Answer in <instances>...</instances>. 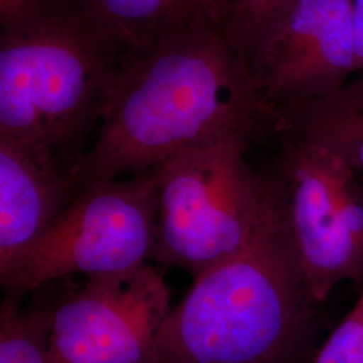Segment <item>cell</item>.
Masks as SVG:
<instances>
[{"label":"cell","instance_id":"obj_9","mask_svg":"<svg viewBox=\"0 0 363 363\" xmlns=\"http://www.w3.org/2000/svg\"><path fill=\"white\" fill-rule=\"evenodd\" d=\"M78 191L77 169L0 139V277L13 269Z\"/></svg>","mask_w":363,"mask_h":363},{"label":"cell","instance_id":"obj_10","mask_svg":"<svg viewBox=\"0 0 363 363\" xmlns=\"http://www.w3.org/2000/svg\"><path fill=\"white\" fill-rule=\"evenodd\" d=\"M125 54L190 27L229 21V0H61Z\"/></svg>","mask_w":363,"mask_h":363},{"label":"cell","instance_id":"obj_13","mask_svg":"<svg viewBox=\"0 0 363 363\" xmlns=\"http://www.w3.org/2000/svg\"><path fill=\"white\" fill-rule=\"evenodd\" d=\"M294 0H229L228 35L250 61L280 23Z\"/></svg>","mask_w":363,"mask_h":363},{"label":"cell","instance_id":"obj_1","mask_svg":"<svg viewBox=\"0 0 363 363\" xmlns=\"http://www.w3.org/2000/svg\"><path fill=\"white\" fill-rule=\"evenodd\" d=\"M274 124V109L226 25L190 27L124 55L78 166V187L144 174L223 133L256 140Z\"/></svg>","mask_w":363,"mask_h":363},{"label":"cell","instance_id":"obj_14","mask_svg":"<svg viewBox=\"0 0 363 363\" xmlns=\"http://www.w3.org/2000/svg\"><path fill=\"white\" fill-rule=\"evenodd\" d=\"M313 363H363V289L352 310L320 343Z\"/></svg>","mask_w":363,"mask_h":363},{"label":"cell","instance_id":"obj_5","mask_svg":"<svg viewBox=\"0 0 363 363\" xmlns=\"http://www.w3.org/2000/svg\"><path fill=\"white\" fill-rule=\"evenodd\" d=\"M156 225L154 169L86 186L0 277L1 286L10 295L23 296L74 274L130 272L152 259Z\"/></svg>","mask_w":363,"mask_h":363},{"label":"cell","instance_id":"obj_15","mask_svg":"<svg viewBox=\"0 0 363 363\" xmlns=\"http://www.w3.org/2000/svg\"><path fill=\"white\" fill-rule=\"evenodd\" d=\"M352 35L355 74L363 73V0H352Z\"/></svg>","mask_w":363,"mask_h":363},{"label":"cell","instance_id":"obj_4","mask_svg":"<svg viewBox=\"0 0 363 363\" xmlns=\"http://www.w3.org/2000/svg\"><path fill=\"white\" fill-rule=\"evenodd\" d=\"M253 139L223 133L156 166L152 259L193 280L247 244L271 191V177L247 163Z\"/></svg>","mask_w":363,"mask_h":363},{"label":"cell","instance_id":"obj_2","mask_svg":"<svg viewBox=\"0 0 363 363\" xmlns=\"http://www.w3.org/2000/svg\"><path fill=\"white\" fill-rule=\"evenodd\" d=\"M318 306L271 177L247 244L199 274L171 308L157 363H313Z\"/></svg>","mask_w":363,"mask_h":363},{"label":"cell","instance_id":"obj_8","mask_svg":"<svg viewBox=\"0 0 363 363\" xmlns=\"http://www.w3.org/2000/svg\"><path fill=\"white\" fill-rule=\"evenodd\" d=\"M249 65L273 109L337 93L355 74L352 0H294Z\"/></svg>","mask_w":363,"mask_h":363},{"label":"cell","instance_id":"obj_3","mask_svg":"<svg viewBox=\"0 0 363 363\" xmlns=\"http://www.w3.org/2000/svg\"><path fill=\"white\" fill-rule=\"evenodd\" d=\"M124 55L61 0H27L1 21L0 139L77 169Z\"/></svg>","mask_w":363,"mask_h":363},{"label":"cell","instance_id":"obj_6","mask_svg":"<svg viewBox=\"0 0 363 363\" xmlns=\"http://www.w3.org/2000/svg\"><path fill=\"white\" fill-rule=\"evenodd\" d=\"M272 179L286 210L306 281L323 303L342 281H363V182L333 151L276 123Z\"/></svg>","mask_w":363,"mask_h":363},{"label":"cell","instance_id":"obj_7","mask_svg":"<svg viewBox=\"0 0 363 363\" xmlns=\"http://www.w3.org/2000/svg\"><path fill=\"white\" fill-rule=\"evenodd\" d=\"M171 291L151 264L86 277L52 301L49 363H157Z\"/></svg>","mask_w":363,"mask_h":363},{"label":"cell","instance_id":"obj_12","mask_svg":"<svg viewBox=\"0 0 363 363\" xmlns=\"http://www.w3.org/2000/svg\"><path fill=\"white\" fill-rule=\"evenodd\" d=\"M16 295L0 311V363H49L52 301L22 306Z\"/></svg>","mask_w":363,"mask_h":363},{"label":"cell","instance_id":"obj_11","mask_svg":"<svg viewBox=\"0 0 363 363\" xmlns=\"http://www.w3.org/2000/svg\"><path fill=\"white\" fill-rule=\"evenodd\" d=\"M284 123L343 159L363 182V73L325 99L274 109Z\"/></svg>","mask_w":363,"mask_h":363}]
</instances>
